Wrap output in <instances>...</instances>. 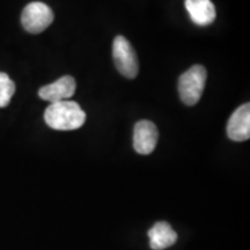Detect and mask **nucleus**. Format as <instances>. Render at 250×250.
Returning <instances> with one entry per match:
<instances>
[{
  "label": "nucleus",
  "mask_w": 250,
  "mask_h": 250,
  "mask_svg": "<svg viewBox=\"0 0 250 250\" xmlns=\"http://www.w3.org/2000/svg\"><path fill=\"white\" fill-rule=\"evenodd\" d=\"M48 126L55 130H77L86 122V112L74 101L51 103L44 112Z\"/></svg>",
  "instance_id": "1"
},
{
  "label": "nucleus",
  "mask_w": 250,
  "mask_h": 250,
  "mask_svg": "<svg viewBox=\"0 0 250 250\" xmlns=\"http://www.w3.org/2000/svg\"><path fill=\"white\" fill-rule=\"evenodd\" d=\"M206 70L202 65H195L184 72L179 79V93L183 103L195 105L202 98L206 83Z\"/></svg>",
  "instance_id": "2"
},
{
  "label": "nucleus",
  "mask_w": 250,
  "mask_h": 250,
  "mask_svg": "<svg viewBox=\"0 0 250 250\" xmlns=\"http://www.w3.org/2000/svg\"><path fill=\"white\" fill-rule=\"evenodd\" d=\"M112 56L115 65L122 76L127 79H133L139 71L138 58L130 42L123 36L115 37L112 44Z\"/></svg>",
  "instance_id": "3"
},
{
  "label": "nucleus",
  "mask_w": 250,
  "mask_h": 250,
  "mask_svg": "<svg viewBox=\"0 0 250 250\" xmlns=\"http://www.w3.org/2000/svg\"><path fill=\"white\" fill-rule=\"evenodd\" d=\"M54 21V12L43 2H30L24 7L21 15V23L30 34H40Z\"/></svg>",
  "instance_id": "4"
},
{
  "label": "nucleus",
  "mask_w": 250,
  "mask_h": 250,
  "mask_svg": "<svg viewBox=\"0 0 250 250\" xmlns=\"http://www.w3.org/2000/svg\"><path fill=\"white\" fill-rule=\"evenodd\" d=\"M159 131L151 121H140L134 125L133 147L139 154L147 155L155 149Z\"/></svg>",
  "instance_id": "5"
},
{
  "label": "nucleus",
  "mask_w": 250,
  "mask_h": 250,
  "mask_svg": "<svg viewBox=\"0 0 250 250\" xmlns=\"http://www.w3.org/2000/svg\"><path fill=\"white\" fill-rule=\"evenodd\" d=\"M77 89V83L73 77L65 76L59 78L57 81L46 85L39 90L41 99L49 101L50 103H57L65 101L74 95Z\"/></svg>",
  "instance_id": "6"
},
{
  "label": "nucleus",
  "mask_w": 250,
  "mask_h": 250,
  "mask_svg": "<svg viewBox=\"0 0 250 250\" xmlns=\"http://www.w3.org/2000/svg\"><path fill=\"white\" fill-rule=\"evenodd\" d=\"M227 134L234 142H245L250 138V104L241 105L233 112L227 123Z\"/></svg>",
  "instance_id": "7"
},
{
  "label": "nucleus",
  "mask_w": 250,
  "mask_h": 250,
  "mask_svg": "<svg viewBox=\"0 0 250 250\" xmlns=\"http://www.w3.org/2000/svg\"><path fill=\"white\" fill-rule=\"evenodd\" d=\"M186 8L198 26H208L215 20V7L211 0H186Z\"/></svg>",
  "instance_id": "8"
},
{
  "label": "nucleus",
  "mask_w": 250,
  "mask_h": 250,
  "mask_svg": "<svg viewBox=\"0 0 250 250\" xmlns=\"http://www.w3.org/2000/svg\"><path fill=\"white\" fill-rule=\"evenodd\" d=\"M149 246L153 250H164L176 242L177 234L166 221H159L148 232Z\"/></svg>",
  "instance_id": "9"
},
{
  "label": "nucleus",
  "mask_w": 250,
  "mask_h": 250,
  "mask_svg": "<svg viewBox=\"0 0 250 250\" xmlns=\"http://www.w3.org/2000/svg\"><path fill=\"white\" fill-rule=\"evenodd\" d=\"M15 93V83L4 72H0V108L7 107Z\"/></svg>",
  "instance_id": "10"
}]
</instances>
